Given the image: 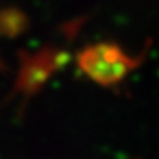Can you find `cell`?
I'll return each mask as SVG.
<instances>
[{"label": "cell", "instance_id": "6da1fadb", "mask_svg": "<svg viewBox=\"0 0 159 159\" xmlns=\"http://www.w3.org/2000/svg\"><path fill=\"white\" fill-rule=\"evenodd\" d=\"M144 55L133 56L116 43L97 41L85 46L77 56V65L91 81L114 87L142 63Z\"/></svg>", "mask_w": 159, "mask_h": 159}, {"label": "cell", "instance_id": "7a4b0ae2", "mask_svg": "<svg viewBox=\"0 0 159 159\" xmlns=\"http://www.w3.org/2000/svg\"><path fill=\"white\" fill-rule=\"evenodd\" d=\"M62 52L56 50H43L33 56L25 57L21 65L19 78H18V89L24 94H33L34 91L41 89V85L49 80L59 65L63 62Z\"/></svg>", "mask_w": 159, "mask_h": 159}]
</instances>
